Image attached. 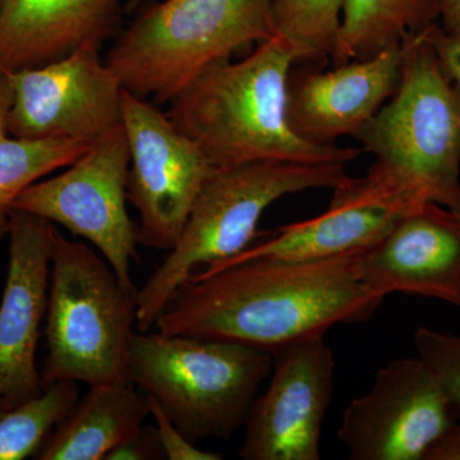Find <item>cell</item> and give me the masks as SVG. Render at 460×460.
I'll list each match as a JSON object with an SVG mask.
<instances>
[{
    "mask_svg": "<svg viewBox=\"0 0 460 460\" xmlns=\"http://www.w3.org/2000/svg\"><path fill=\"white\" fill-rule=\"evenodd\" d=\"M363 252L323 260L259 257L210 274L195 272L154 328L272 352L302 339L325 337L339 323H366L384 298L363 284Z\"/></svg>",
    "mask_w": 460,
    "mask_h": 460,
    "instance_id": "1",
    "label": "cell"
},
{
    "mask_svg": "<svg viewBox=\"0 0 460 460\" xmlns=\"http://www.w3.org/2000/svg\"><path fill=\"white\" fill-rule=\"evenodd\" d=\"M307 53L277 33L239 60L215 63L171 100L172 123L215 169L246 163L290 162L347 165L358 148L313 144L288 119V80Z\"/></svg>",
    "mask_w": 460,
    "mask_h": 460,
    "instance_id": "2",
    "label": "cell"
},
{
    "mask_svg": "<svg viewBox=\"0 0 460 460\" xmlns=\"http://www.w3.org/2000/svg\"><path fill=\"white\" fill-rule=\"evenodd\" d=\"M345 164L255 162L214 169L193 202L177 243L137 293V332L157 317L199 266L226 261L251 246L263 213L278 199L310 190H335Z\"/></svg>",
    "mask_w": 460,
    "mask_h": 460,
    "instance_id": "3",
    "label": "cell"
},
{
    "mask_svg": "<svg viewBox=\"0 0 460 460\" xmlns=\"http://www.w3.org/2000/svg\"><path fill=\"white\" fill-rule=\"evenodd\" d=\"M425 31L402 39L398 89L356 138L414 199L460 214V87Z\"/></svg>",
    "mask_w": 460,
    "mask_h": 460,
    "instance_id": "4",
    "label": "cell"
},
{
    "mask_svg": "<svg viewBox=\"0 0 460 460\" xmlns=\"http://www.w3.org/2000/svg\"><path fill=\"white\" fill-rule=\"evenodd\" d=\"M137 293L122 286L99 252L54 228L42 385L129 381Z\"/></svg>",
    "mask_w": 460,
    "mask_h": 460,
    "instance_id": "5",
    "label": "cell"
},
{
    "mask_svg": "<svg viewBox=\"0 0 460 460\" xmlns=\"http://www.w3.org/2000/svg\"><path fill=\"white\" fill-rule=\"evenodd\" d=\"M272 354L222 341L136 332L129 381L160 405L192 443L229 438L246 425Z\"/></svg>",
    "mask_w": 460,
    "mask_h": 460,
    "instance_id": "6",
    "label": "cell"
},
{
    "mask_svg": "<svg viewBox=\"0 0 460 460\" xmlns=\"http://www.w3.org/2000/svg\"><path fill=\"white\" fill-rule=\"evenodd\" d=\"M277 33L274 0H164L119 36L105 62L124 90L166 102L233 51Z\"/></svg>",
    "mask_w": 460,
    "mask_h": 460,
    "instance_id": "7",
    "label": "cell"
},
{
    "mask_svg": "<svg viewBox=\"0 0 460 460\" xmlns=\"http://www.w3.org/2000/svg\"><path fill=\"white\" fill-rule=\"evenodd\" d=\"M129 160L128 141L120 124L93 142L66 171L23 190L12 208L59 224L86 239L107 260L124 288L138 290L131 277L138 228L126 206Z\"/></svg>",
    "mask_w": 460,
    "mask_h": 460,
    "instance_id": "8",
    "label": "cell"
},
{
    "mask_svg": "<svg viewBox=\"0 0 460 460\" xmlns=\"http://www.w3.org/2000/svg\"><path fill=\"white\" fill-rule=\"evenodd\" d=\"M122 124L131 155L127 199L140 217L138 243L169 252L215 168L168 115L124 89Z\"/></svg>",
    "mask_w": 460,
    "mask_h": 460,
    "instance_id": "9",
    "label": "cell"
},
{
    "mask_svg": "<svg viewBox=\"0 0 460 460\" xmlns=\"http://www.w3.org/2000/svg\"><path fill=\"white\" fill-rule=\"evenodd\" d=\"M93 45L8 74L7 133L25 140L95 142L122 124L123 86Z\"/></svg>",
    "mask_w": 460,
    "mask_h": 460,
    "instance_id": "10",
    "label": "cell"
},
{
    "mask_svg": "<svg viewBox=\"0 0 460 460\" xmlns=\"http://www.w3.org/2000/svg\"><path fill=\"white\" fill-rule=\"evenodd\" d=\"M268 389L246 420L244 460H320L321 429L334 395L335 358L325 337L272 350Z\"/></svg>",
    "mask_w": 460,
    "mask_h": 460,
    "instance_id": "11",
    "label": "cell"
},
{
    "mask_svg": "<svg viewBox=\"0 0 460 460\" xmlns=\"http://www.w3.org/2000/svg\"><path fill=\"white\" fill-rule=\"evenodd\" d=\"M456 420L425 362L395 359L345 408L338 438L352 460H423Z\"/></svg>",
    "mask_w": 460,
    "mask_h": 460,
    "instance_id": "12",
    "label": "cell"
},
{
    "mask_svg": "<svg viewBox=\"0 0 460 460\" xmlns=\"http://www.w3.org/2000/svg\"><path fill=\"white\" fill-rule=\"evenodd\" d=\"M423 205L372 165L365 177H350L332 190L325 213L281 226L271 237L201 272L210 274L259 257L323 260L363 252L385 237L402 217Z\"/></svg>",
    "mask_w": 460,
    "mask_h": 460,
    "instance_id": "13",
    "label": "cell"
},
{
    "mask_svg": "<svg viewBox=\"0 0 460 460\" xmlns=\"http://www.w3.org/2000/svg\"><path fill=\"white\" fill-rule=\"evenodd\" d=\"M53 223L12 208L7 278L0 302V408L14 407L44 390L36 353L50 280Z\"/></svg>",
    "mask_w": 460,
    "mask_h": 460,
    "instance_id": "14",
    "label": "cell"
},
{
    "mask_svg": "<svg viewBox=\"0 0 460 460\" xmlns=\"http://www.w3.org/2000/svg\"><path fill=\"white\" fill-rule=\"evenodd\" d=\"M361 278L381 298L402 293L460 308V214L429 202L405 215L363 252Z\"/></svg>",
    "mask_w": 460,
    "mask_h": 460,
    "instance_id": "15",
    "label": "cell"
},
{
    "mask_svg": "<svg viewBox=\"0 0 460 460\" xmlns=\"http://www.w3.org/2000/svg\"><path fill=\"white\" fill-rule=\"evenodd\" d=\"M401 78V45L332 71L293 66L288 80V119L296 135L316 145L357 137L389 102Z\"/></svg>",
    "mask_w": 460,
    "mask_h": 460,
    "instance_id": "16",
    "label": "cell"
},
{
    "mask_svg": "<svg viewBox=\"0 0 460 460\" xmlns=\"http://www.w3.org/2000/svg\"><path fill=\"white\" fill-rule=\"evenodd\" d=\"M118 0H4L0 13V75L99 47L117 16Z\"/></svg>",
    "mask_w": 460,
    "mask_h": 460,
    "instance_id": "17",
    "label": "cell"
},
{
    "mask_svg": "<svg viewBox=\"0 0 460 460\" xmlns=\"http://www.w3.org/2000/svg\"><path fill=\"white\" fill-rule=\"evenodd\" d=\"M148 414L146 396L131 381L90 386L33 459L105 460L144 426Z\"/></svg>",
    "mask_w": 460,
    "mask_h": 460,
    "instance_id": "18",
    "label": "cell"
},
{
    "mask_svg": "<svg viewBox=\"0 0 460 460\" xmlns=\"http://www.w3.org/2000/svg\"><path fill=\"white\" fill-rule=\"evenodd\" d=\"M444 0H345L335 66L363 60L401 45L440 20Z\"/></svg>",
    "mask_w": 460,
    "mask_h": 460,
    "instance_id": "19",
    "label": "cell"
},
{
    "mask_svg": "<svg viewBox=\"0 0 460 460\" xmlns=\"http://www.w3.org/2000/svg\"><path fill=\"white\" fill-rule=\"evenodd\" d=\"M93 142L0 137V241L8 235L9 214L18 196L50 172L71 165Z\"/></svg>",
    "mask_w": 460,
    "mask_h": 460,
    "instance_id": "20",
    "label": "cell"
},
{
    "mask_svg": "<svg viewBox=\"0 0 460 460\" xmlns=\"http://www.w3.org/2000/svg\"><path fill=\"white\" fill-rule=\"evenodd\" d=\"M78 399L77 383L58 381L30 401L0 408V460L33 458Z\"/></svg>",
    "mask_w": 460,
    "mask_h": 460,
    "instance_id": "21",
    "label": "cell"
},
{
    "mask_svg": "<svg viewBox=\"0 0 460 460\" xmlns=\"http://www.w3.org/2000/svg\"><path fill=\"white\" fill-rule=\"evenodd\" d=\"M345 0H274L277 31L301 47L308 60L332 58Z\"/></svg>",
    "mask_w": 460,
    "mask_h": 460,
    "instance_id": "22",
    "label": "cell"
},
{
    "mask_svg": "<svg viewBox=\"0 0 460 460\" xmlns=\"http://www.w3.org/2000/svg\"><path fill=\"white\" fill-rule=\"evenodd\" d=\"M414 347L438 378L454 419L460 420V335L420 326L414 332Z\"/></svg>",
    "mask_w": 460,
    "mask_h": 460,
    "instance_id": "23",
    "label": "cell"
},
{
    "mask_svg": "<svg viewBox=\"0 0 460 460\" xmlns=\"http://www.w3.org/2000/svg\"><path fill=\"white\" fill-rule=\"evenodd\" d=\"M146 396V395H145ZM148 411L155 420V428L159 435L160 444L164 450L165 459L168 460H222L223 454L208 452L199 449L195 443L190 441L174 423L166 416L153 398L146 396Z\"/></svg>",
    "mask_w": 460,
    "mask_h": 460,
    "instance_id": "24",
    "label": "cell"
},
{
    "mask_svg": "<svg viewBox=\"0 0 460 460\" xmlns=\"http://www.w3.org/2000/svg\"><path fill=\"white\" fill-rule=\"evenodd\" d=\"M165 459L156 428L142 426L108 454L105 460H159Z\"/></svg>",
    "mask_w": 460,
    "mask_h": 460,
    "instance_id": "25",
    "label": "cell"
},
{
    "mask_svg": "<svg viewBox=\"0 0 460 460\" xmlns=\"http://www.w3.org/2000/svg\"><path fill=\"white\" fill-rule=\"evenodd\" d=\"M425 32L444 71L460 87V41L447 35L438 23Z\"/></svg>",
    "mask_w": 460,
    "mask_h": 460,
    "instance_id": "26",
    "label": "cell"
},
{
    "mask_svg": "<svg viewBox=\"0 0 460 460\" xmlns=\"http://www.w3.org/2000/svg\"><path fill=\"white\" fill-rule=\"evenodd\" d=\"M423 460H460V423L456 420L429 447Z\"/></svg>",
    "mask_w": 460,
    "mask_h": 460,
    "instance_id": "27",
    "label": "cell"
},
{
    "mask_svg": "<svg viewBox=\"0 0 460 460\" xmlns=\"http://www.w3.org/2000/svg\"><path fill=\"white\" fill-rule=\"evenodd\" d=\"M438 25L447 35L460 41V0H444Z\"/></svg>",
    "mask_w": 460,
    "mask_h": 460,
    "instance_id": "28",
    "label": "cell"
},
{
    "mask_svg": "<svg viewBox=\"0 0 460 460\" xmlns=\"http://www.w3.org/2000/svg\"><path fill=\"white\" fill-rule=\"evenodd\" d=\"M12 99H13V91H12L8 75H0V137L8 135L5 124H7V115L11 109Z\"/></svg>",
    "mask_w": 460,
    "mask_h": 460,
    "instance_id": "29",
    "label": "cell"
},
{
    "mask_svg": "<svg viewBox=\"0 0 460 460\" xmlns=\"http://www.w3.org/2000/svg\"><path fill=\"white\" fill-rule=\"evenodd\" d=\"M3 4H4V0H0V13H2Z\"/></svg>",
    "mask_w": 460,
    "mask_h": 460,
    "instance_id": "30",
    "label": "cell"
}]
</instances>
